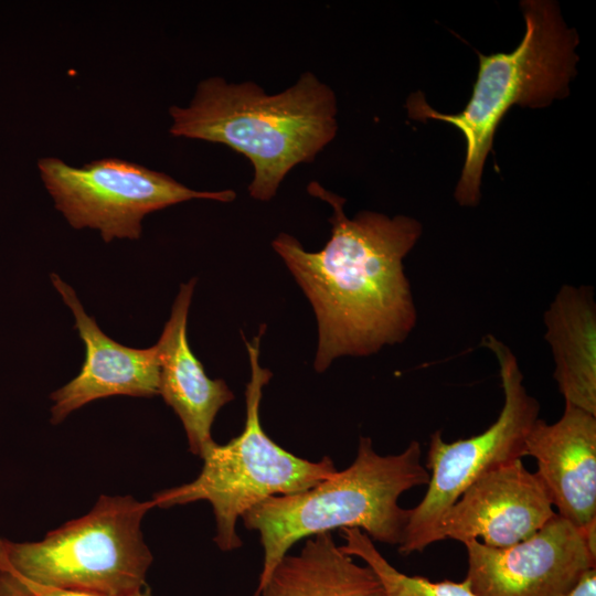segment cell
Masks as SVG:
<instances>
[{"mask_svg": "<svg viewBox=\"0 0 596 596\" xmlns=\"http://www.w3.org/2000/svg\"><path fill=\"white\" fill-rule=\"evenodd\" d=\"M307 191L327 202L331 236L308 252L290 234L272 247L310 301L318 323L315 370L326 371L340 356H368L403 342L417 321L403 259L422 235L409 216L362 211L349 219L345 199L309 183Z\"/></svg>", "mask_w": 596, "mask_h": 596, "instance_id": "cell-1", "label": "cell"}, {"mask_svg": "<svg viewBox=\"0 0 596 596\" xmlns=\"http://www.w3.org/2000/svg\"><path fill=\"white\" fill-rule=\"evenodd\" d=\"M337 97L306 72L283 92L267 94L254 82L202 81L187 107L169 110L175 137L225 145L253 167L249 195L272 200L285 177L312 162L336 137Z\"/></svg>", "mask_w": 596, "mask_h": 596, "instance_id": "cell-2", "label": "cell"}, {"mask_svg": "<svg viewBox=\"0 0 596 596\" xmlns=\"http://www.w3.org/2000/svg\"><path fill=\"white\" fill-rule=\"evenodd\" d=\"M429 471L422 449L412 440L400 454L382 456L370 437L361 436L353 462L316 486L297 493L270 497L243 517L256 531L263 564L254 596H258L279 561L292 545L319 533L353 528L372 541L400 545L411 509L398 504L407 490L427 485Z\"/></svg>", "mask_w": 596, "mask_h": 596, "instance_id": "cell-3", "label": "cell"}, {"mask_svg": "<svg viewBox=\"0 0 596 596\" xmlns=\"http://www.w3.org/2000/svg\"><path fill=\"white\" fill-rule=\"evenodd\" d=\"M525 33L511 53L479 55L471 97L458 114L433 109L421 92L413 93L406 108L415 120L436 119L455 126L466 140V157L455 199L476 206L485 161L497 127L513 105L545 107L568 94L576 74L578 36L565 25L557 6L545 0L521 2Z\"/></svg>", "mask_w": 596, "mask_h": 596, "instance_id": "cell-4", "label": "cell"}, {"mask_svg": "<svg viewBox=\"0 0 596 596\" xmlns=\"http://www.w3.org/2000/svg\"><path fill=\"white\" fill-rule=\"evenodd\" d=\"M152 500L100 496L85 515L36 542L0 536V594L35 584L97 594L134 596L146 587L152 554L141 522Z\"/></svg>", "mask_w": 596, "mask_h": 596, "instance_id": "cell-5", "label": "cell"}, {"mask_svg": "<svg viewBox=\"0 0 596 596\" xmlns=\"http://www.w3.org/2000/svg\"><path fill=\"white\" fill-rule=\"evenodd\" d=\"M260 324L247 348L251 380L246 384V421L242 433L225 445L215 441L203 455V467L191 482L156 493L155 507L169 508L200 500L210 502L215 517L214 542L222 551L242 546L238 519L259 502L275 496L305 491L337 471L329 457L310 461L295 456L267 436L259 421L263 389L273 374L259 364Z\"/></svg>", "mask_w": 596, "mask_h": 596, "instance_id": "cell-6", "label": "cell"}, {"mask_svg": "<svg viewBox=\"0 0 596 596\" xmlns=\"http://www.w3.org/2000/svg\"><path fill=\"white\" fill-rule=\"evenodd\" d=\"M482 344L496 356L504 395L497 421L482 433L447 443L441 430L430 435L426 469L427 491L413 509L398 552H422L439 540L438 528L446 511L461 493L487 471L525 457V439L540 413L512 351L492 334Z\"/></svg>", "mask_w": 596, "mask_h": 596, "instance_id": "cell-7", "label": "cell"}, {"mask_svg": "<svg viewBox=\"0 0 596 596\" xmlns=\"http://www.w3.org/2000/svg\"><path fill=\"white\" fill-rule=\"evenodd\" d=\"M38 167L67 222L75 228L98 230L105 242L139 238L141 220L153 211L193 199L231 202L236 198L233 190L196 191L163 172L116 158L81 168L43 158Z\"/></svg>", "mask_w": 596, "mask_h": 596, "instance_id": "cell-8", "label": "cell"}, {"mask_svg": "<svg viewBox=\"0 0 596 596\" xmlns=\"http://www.w3.org/2000/svg\"><path fill=\"white\" fill-rule=\"evenodd\" d=\"M466 579L475 596H561L596 567L583 530L557 513L536 533L508 547L464 543Z\"/></svg>", "mask_w": 596, "mask_h": 596, "instance_id": "cell-9", "label": "cell"}, {"mask_svg": "<svg viewBox=\"0 0 596 596\" xmlns=\"http://www.w3.org/2000/svg\"><path fill=\"white\" fill-rule=\"evenodd\" d=\"M555 514L538 475L515 459L476 479L446 511L438 534L440 541L508 547L532 536Z\"/></svg>", "mask_w": 596, "mask_h": 596, "instance_id": "cell-10", "label": "cell"}, {"mask_svg": "<svg viewBox=\"0 0 596 596\" xmlns=\"http://www.w3.org/2000/svg\"><path fill=\"white\" fill-rule=\"evenodd\" d=\"M557 514L585 531L596 524V415L565 403L558 421L538 418L525 439Z\"/></svg>", "mask_w": 596, "mask_h": 596, "instance_id": "cell-11", "label": "cell"}, {"mask_svg": "<svg viewBox=\"0 0 596 596\" xmlns=\"http://www.w3.org/2000/svg\"><path fill=\"white\" fill-rule=\"evenodd\" d=\"M52 283L71 308L75 327L86 347L81 372L51 394L53 424L61 423L83 405L114 395L151 397L159 395V360L156 347L134 349L107 337L89 317L75 291L56 274Z\"/></svg>", "mask_w": 596, "mask_h": 596, "instance_id": "cell-12", "label": "cell"}, {"mask_svg": "<svg viewBox=\"0 0 596 596\" xmlns=\"http://www.w3.org/2000/svg\"><path fill=\"white\" fill-rule=\"evenodd\" d=\"M196 279L182 284L171 316L155 344L159 360V394L179 416L190 451L201 457L214 440L212 424L219 411L234 400L227 384L210 379L193 354L187 321Z\"/></svg>", "mask_w": 596, "mask_h": 596, "instance_id": "cell-13", "label": "cell"}, {"mask_svg": "<svg viewBox=\"0 0 596 596\" xmlns=\"http://www.w3.org/2000/svg\"><path fill=\"white\" fill-rule=\"evenodd\" d=\"M554 380L565 403L596 415V304L593 289L563 286L544 313Z\"/></svg>", "mask_w": 596, "mask_h": 596, "instance_id": "cell-14", "label": "cell"}, {"mask_svg": "<svg viewBox=\"0 0 596 596\" xmlns=\"http://www.w3.org/2000/svg\"><path fill=\"white\" fill-rule=\"evenodd\" d=\"M258 596H382V585L326 532L308 538L299 554L285 555Z\"/></svg>", "mask_w": 596, "mask_h": 596, "instance_id": "cell-15", "label": "cell"}, {"mask_svg": "<svg viewBox=\"0 0 596 596\" xmlns=\"http://www.w3.org/2000/svg\"><path fill=\"white\" fill-rule=\"evenodd\" d=\"M343 552L356 556L372 568L382 585V596H475L468 581L433 582L423 576H409L396 570L361 530H341Z\"/></svg>", "mask_w": 596, "mask_h": 596, "instance_id": "cell-16", "label": "cell"}, {"mask_svg": "<svg viewBox=\"0 0 596 596\" xmlns=\"http://www.w3.org/2000/svg\"><path fill=\"white\" fill-rule=\"evenodd\" d=\"M0 596H100L87 592L56 588L35 584H23L9 589Z\"/></svg>", "mask_w": 596, "mask_h": 596, "instance_id": "cell-17", "label": "cell"}, {"mask_svg": "<svg viewBox=\"0 0 596 596\" xmlns=\"http://www.w3.org/2000/svg\"><path fill=\"white\" fill-rule=\"evenodd\" d=\"M561 596H596V567L586 571L575 586Z\"/></svg>", "mask_w": 596, "mask_h": 596, "instance_id": "cell-18", "label": "cell"}, {"mask_svg": "<svg viewBox=\"0 0 596 596\" xmlns=\"http://www.w3.org/2000/svg\"><path fill=\"white\" fill-rule=\"evenodd\" d=\"M134 596H153V595L150 592L143 589Z\"/></svg>", "mask_w": 596, "mask_h": 596, "instance_id": "cell-19", "label": "cell"}]
</instances>
